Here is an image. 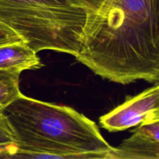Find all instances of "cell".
I'll list each match as a JSON object with an SVG mask.
<instances>
[{"label": "cell", "instance_id": "6da1fadb", "mask_svg": "<svg viewBox=\"0 0 159 159\" xmlns=\"http://www.w3.org/2000/svg\"><path fill=\"white\" fill-rule=\"evenodd\" d=\"M75 57L111 82H158L159 0H103L88 12Z\"/></svg>", "mask_w": 159, "mask_h": 159}, {"label": "cell", "instance_id": "7a4b0ae2", "mask_svg": "<svg viewBox=\"0 0 159 159\" xmlns=\"http://www.w3.org/2000/svg\"><path fill=\"white\" fill-rule=\"evenodd\" d=\"M17 141L12 158H104L113 149L93 121L70 107L21 93L0 108Z\"/></svg>", "mask_w": 159, "mask_h": 159}, {"label": "cell", "instance_id": "3957f363", "mask_svg": "<svg viewBox=\"0 0 159 159\" xmlns=\"http://www.w3.org/2000/svg\"><path fill=\"white\" fill-rule=\"evenodd\" d=\"M88 12L71 0H0V22L37 53L52 50L75 56Z\"/></svg>", "mask_w": 159, "mask_h": 159}, {"label": "cell", "instance_id": "277c9868", "mask_svg": "<svg viewBox=\"0 0 159 159\" xmlns=\"http://www.w3.org/2000/svg\"><path fill=\"white\" fill-rule=\"evenodd\" d=\"M159 120V84L144 90L102 116L99 124L110 132L125 130L145 121Z\"/></svg>", "mask_w": 159, "mask_h": 159}, {"label": "cell", "instance_id": "5b68a950", "mask_svg": "<svg viewBox=\"0 0 159 159\" xmlns=\"http://www.w3.org/2000/svg\"><path fill=\"white\" fill-rule=\"evenodd\" d=\"M118 148L108 152L107 159H158L159 120L145 121Z\"/></svg>", "mask_w": 159, "mask_h": 159}, {"label": "cell", "instance_id": "8992f818", "mask_svg": "<svg viewBox=\"0 0 159 159\" xmlns=\"http://www.w3.org/2000/svg\"><path fill=\"white\" fill-rule=\"evenodd\" d=\"M41 67L37 52L23 40L0 46V69L16 68L24 71Z\"/></svg>", "mask_w": 159, "mask_h": 159}, {"label": "cell", "instance_id": "52a82bcc", "mask_svg": "<svg viewBox=\"0 0 159 159\" xmlns=\"http://www.w3.org/2000/svg\"><path fill=\"white\" fill-rule=\"evenodd\" d=\"M22 71L16 68L0 69V108L9 105L21 94L19 80Z\"/></svg>", "mask_w": 159, "mask_h": 159}, {"label": "cell", "instance_id": "ba28073f", "mask_svg": "<svg viewBox=\"0 0 159 159\" xmlns=\"http://www.w3.org/2000/svg\"><path fill=\"white\" fill-rule=\"evenodd\" d=\"M17 141L7 118L0 109V158H12Z\"/></svg>", "mask_w": 159, "mask_h": 159}, {"label": "cell", "instance_id": "9c48e42d", "mask_svg": "<svg viewBox=\"0 0 159 159\" xmlns=\"http://www.w3.org/2000/svg\"><path fill=\"white\" fill-rule=\"evenodd\" d=\"M22 38L11 28L0 22V46L14 42L22 41Z\"/></svg>", "mask_w": 159, "mask_h": 159}, {"label": "cell", "instance_id": "30bf717a", "mask_svg": "<svg viewBox=\"0 0 159 159\" xmlns=\"http://www.w3.org/2000/svg\"><path fill=\"white\" fill-rule=\"evenodd\" d=\"M71 2L76 6H81L90 12L97 10L103 0H71Z\"/></svg>", "mask_w": 159, "mask_h": 159}]
</instances>
